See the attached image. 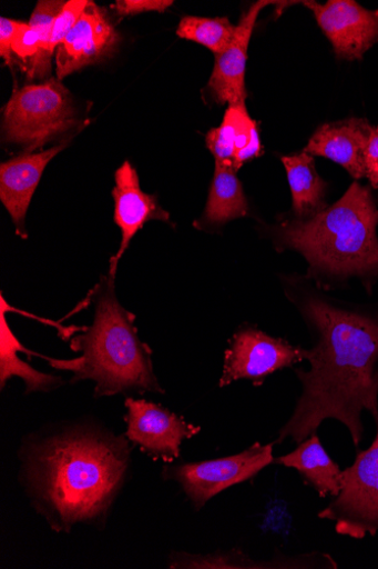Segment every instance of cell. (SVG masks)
<instances>
[{"label":"cell","instance_id":"6da1fadb","mask_svg":"<svg viewBox=\"0 0 378 569\" xmlns=\"http://www.w3.org/2000/svg\"><path fill=\"white\" fill-rule=\"evenodd\" d=\"M285 296L311 338L305 348L309 369H295L302 392L276 445L300 443L334 420L359 449L362 416L378 418V301L353 302L333 297L306 276H282Z\"/></svg>","mask_w":378,"mask_h":569},{"label":"cell","instance_id":"7a4b0ae2","mask_svg":"<svg viewBox=\"0 0 378 569\" xmlns=\"http://www.w3.org/2000/svg\"><path fill=\"white\" fill-rule=\"evenodd\" d=\"M22 459L33 506L53 530L70 532L105 520L125 482L130 447L122 437L78 426L37 440Z\"/></svg>","mask_w":378,"mask_h":569},{"label":"cell","instance_id":"3957f363","mask_svg":"<svg viewBox=\"0 0 378 569\" xmlns=\"http://www.w3.org/2000/svg\"><path fill=\"white\" fill-rule=\"evenodd\" d=\"M378 207L358 181L331 206L308 219H287L273 229L278 250L299 252L306 277L333 291L357 280L371 293L378 282Z\"/></svg>","mask_w":378,"mask_h":569},{"label":"cell","instance_id":"277c9868","mask_svg":"<svg viewBox=\"0 0 378 569\" xmlns=\"http://www.w3.org/2000/svg\"><path fill=\"white\" fill-rule=\"evenodd\" d=\"M114 281L111 274L101 279L94 291L93 325L71 341L72 349L82 356L71 360L41 358L53 369L72 372V383L94 381L95 397L133 390L165 393L153 372L152 351L137 336L135 316L120 303Z\"/></svg>","mask_w":378,"mask_h":569},{"label":"cell","instance_id":"5b68a950","mask_svg":"<svg viewBox=\"0 0 378 569\" xmlns=\"http://www.w3.org/2000/svg\"><path fill=\"white\" fill-rule=\"evenodd\" d=\"M79 124L70 91L58 78L16 89L3 116L6 141L32 152Z\"/></svg>","mask_w":378,"mask_h":569},{"label":"cell","instance_id":"8992f818","mask_svg":"<svg viewBox=\"0 0 378 569\" xmlns=\"http://www.w3.org/2000/svg\"><path fill=\"white\" fill-rule=\"evenodd\" d=\"M371 445L357 449L356 459L340 477V491L318 511L319 520L334 525L339 536L355 540L378 533V418Z\"/></svg>","mask_w":378,"mask_h":569},{"label":"cell","instance_id":"52a82bcc","mask_svg":"<svg viewBox=\"0 0 378 569\" xmlns=\"http://www.w3.org/2000/svg\"><path fill=\"white\" fill-rule=\"evenodd\" d=\"M276 442H255L246 450L211 460L183 462L165 468L162 477L177 482L188 501L200 511L214 497L239 483L253 480L275 463Z\"/></svg>","mask_w":378,"mask_h":569},{"label":"cell","instance_id":"ba28073f","mask_svg":"<svg viewBox=\"0 0 378 569\" xmlns=\"http://www.w3.org/2000/svg\"><path fill=\"white\" fill-rule=\"evenodd\" d=\"M304 360L305 348L244 326L235 332L225 351L219 387H228L239 380H249L259 387L268 377L293 369Z\"/></svg>","mask_w":378,"mask_h":569},{"label":"cell","instance_id":"9c48e42d","mask_svg":"<svg viewBox=\"0 0 378 569\" xmlns=\"http://www.w3.org/2000/svg\"><path fill=\"white\" fill-rule=\"evenodd\" d=\"M125 405L127 439L154 459L175 461L181 457L183 442L201 432L200 427L154 402L129 398Z\"/></svg>","mask_w":378,"mask_h":569},{"label":"cell","instance_id":"30bf717a","mask_svg":"<svg viewBox=\"0 0 378 569\" xmlns=\"http://www.w3.org/2000/svg\"><path fill=\"white\" fill-rule=\"evenodd\" d=\"M330 40L340 60H361L378 42V11H369L354 0H329L327 4L304 2Z\"/></svg>","mask_w":378,"mask_h":569},{"label":"cell","instance_id":"8fae6325","mask_svg":"<svg viewBox=\"0 0 378 569\" xmlns=\"http://www.w3.org/2000/svg\"><path fill=\"white\" fill-rule=\"evenodd\" d=\"M121 37L105 12L90 2L74 28L57 50L60 81L114 54Z\"/></svg>","mask_w":378,"mask_h":569},{"label":"cell","instance_id":"7c38bea8","mask_svg":"<svg viewBox=\"0 0 378 569\" xmlns=\"http://www.w3.org/2000/svg\"><path fill=\"white\" fill-rule=\"evenodd\" d=\"M115 223L122 231V243L111 260L110 274L116 277L121 258L132 239L150 221L171 222V214L162 209L153 194L145 193L140 186L136 170L125 162L115 173Z\"/></svg>","mask_w":378,"mask_h":569},{"label":"cell","instance_id":"4fadbf2b","mask_svg":"<svg viewBox=\"0 0 378 569\" xmlns=\"http://www.w3.org/2000/svg\"><path fill=\"white\" fill-rule=\"evenodd\" d=\"M275 4L279 3L259 0L253 4L236 26L235 36L229 46L221 54L215 56L207 88L222 106L245 103L247 97L245 74L251 37L262 10Z\"/></svg>","mask_w":378,"mask_h":569},{"label":"cell","instance_id":"5bb4252c","mask_svg":"<svg viewBox=\"0 0 378 569\" xmlns=\"http://www.w3.org/2000/svg\"><path fill=\"white\" fill-rule=\"evenodd\" d=\"M68 147L60 143L40 152H25L0 166V200L22 239L28 238L25 219L32 197L48 164Z\"/></svg>","mask_w":378,"mask_h":569},{"label":"cell","instance_id":"9a60e30c","mask_svg":"<svg viewBox=\"0 0 378 569\" xmlns=\"http://www.w3.org/2000/svg\"><path fill=\"white\" fill-rule=\"evenodd\" d=\"M371 126L366 120H348L320 126L304 151L341 166L355 181L366 178L364 150Z\"/></svg>","mask_w":378,"mask_h":569},{"label":"cell","instance_id":"2e32d148","mask_svg":"<svg viewBox=\"0 0 378 569\" xmlns=\"http://www.w3.org/2000/svg\"><path fill=\"white\" fill-rule=\"evenodd\" d=\"M205 142L215 166L235 172L262 154L257 124L249 117L245 103L228 107L222 126L211 129Z\"/></svg>","mask_w":378,"mask_h":569},{"label":"cell","instance_id":"e0dca14e","mask_svg":"<svg viewBox=\"0 0 378 569\" xmlns=\"http://www.w3.org/2000/svg\"><path fill=\"white\" fill-rule=\"evenodd\" d=\"M170 568H198V569H337L335 558L323 551H310L294 556L276 551L268 560H253L243 551H217L210 555H192L175 552Z\"/></svg>","mask_w":378,"mask_h":569},{"label":"cell","instance_id":"ac0fdd59","mask_svg":"<svg viewBox=\"0 0 378 569\" xmlns=\"http://www.w3.org/2000/svg\"><path fill=\"white\" fill-rule=\"evenodd\" d=\"M67 2L43 0L39 2L29 23H23L18 31L12 50L23 62L30 80H44L51 73L50 38L53 22Z\"/></svg>","mask_w":378,"mask_h":569},{"label":"cell","instance_id":"d6986e66","mask_svg":"<svg viewBox=\"0 0 378 569\" xmlns=\"http://www.w3.org/2000/svg\"><path fill=\"white\" fill-rule=\"evenodd\" d=\"M275 463L297 471L305 486L321 499L336 497L340 491L343 470L323 447L317 433L298 443L294 451L275 458Z\"/></svg>","mask_w":378,"mask_h":569},{"label":"cell","instance_id":"ffe728a7","mask_svg":"<svg viewBox=\"0 0 378 569\" xmlns=\"http://www.w3.org/2000/svg\"><path fill=\"white\" fill-rule=\"evenodd\" d=\"M293 197L297 219H308L326 209L328 183L318 174L311 154L303 151L282 158Z\"/></svg>","mask_w":378,"mask_h":569},{"label":"cell","instance_id":"44dd1931","mask_svg":"<svg viewBox=\"0 0 378 569\" xmlns=\"http://www.w3.org/2000/svg\"><path fill=\"white\" fill-rule=\"evenodd\" d=\"M249 206L236 172L215 166L200 228H217L248 216Z\"/></svg>","mask_w":378,"mask_h":569},{"label":"cell","instance_id":"7402d4cb","mask_svg":"<svg viewBox=\"0 0 378 569\" xmlns=\"http://www.w3.org/2000/svg\"><path fill=\"white\" fill-rule=\"evenodd\" d=\"M6 315V310L2 309V318H0V321H2L0 323V331H2V336H0V339H2V343H0V385H2V389L12 377L24 380L27 393L49 391L59 387L62 383L61 379L35 371L18 357L17 352L19 350L28 355L41 356L28 350L20 343L10 329Z\"/></svg>","mask_w":378,"mask_h":569},{"label":"cell","instance_id":"603a6c76","mask_svg":"<svg viewBox=\"0 0 378 569\" xmlns=\"http://www.w3.org/2000/svg\"><path fill=\"white\" fill-rule=\"evenodd\" d=\"M235 31L236 26L227 18L184 17L180 22L177 36L203 44L217 56L229 46Z\"/></svg>","mask_w":378,"mask_h":569},{"label":"cell","instance_id":"cb8c5ba5","mask_svg":"<svg viewBox=\"0 0 378 569\" xmlns=\"http://www.w3.org/2000/svg\"><path fill=\"white\" fill-rule=\"evenodd\" d=\"M89 3V0H71V2H67L52 26L49 46L52 56L74 28Z\"/></svg>","mask_w":378,"mask_h":569},{"label":"cell","instance_id":"d4e9b609","mask_svg":"<svg viewBox=\"0 0 378 569\" xmlns=\"http://www.w3.org/2000/svg\"><path fill=\"white\" fill-rule=\"evenodd\" d=\"M173 4V0H118L114 9L120 17H132L146 12L164 13Z\"/></svg>","mask_w":378,"mask_h":569},{"label":"cell","instance_id":"484cf974","mask_svg":"<svg viewBox=\"0 0 378 569\" xmlns=\"http://www.w3.org/2000/svg\"><path fill=\"white\" fill-rule=\"evenodd\" d=\"M364 163L370 188L378 189V126L370 129L364 150Z\"/></svg>","mask_w":378,"mask_h":569},{"label":"cell","instance_id":"4316f807","mask_svg":"<svg viewBox=\"0 0 378 569\" xmlns=\"http://www.w3.org/2000/svg\"><path fill=\"white\" fill-rule=\"evenodd\" d=\"M23 23L6 18L0 19V56H2L9 67L13 63V41Z\"/></svg>","mask_w":378,"mask_h":569}]
</instances>
